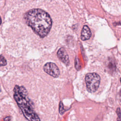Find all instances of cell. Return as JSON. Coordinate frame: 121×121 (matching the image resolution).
Listing matches in <instances>:
<instances>
[{
  "label": "cell",
  "mask_w": 121,
  "mask_h": 121,
  "mask_svg": "<svg viewBox=\"0 0 121 121\" xmlns=\"http://www.w3.org/2000/svg\"><path fill=\"white\" fill-rule=\"evenodd\" d=\"M26 24L34 33L41 38H44L50 32L52 26V20L45 11L35 9L27 11L25 15Z\"/></svg>",
  "instance_id": "cell-1"
},
{
  "label": "cell",
  "mask_w": 121,
  "mask_h": 121,
  "mask_svg": "<svg viewBox=\"0 0 121 121\" xmlns=\"http://www.w3.org/2000/svg\"><path fill=\"white\" fill-rule=\"evenodd\" d=\"M14 98L24 117L28 121H40L34 111L33 104L23 86L16 85L14 88Z\"/></svg>",
  "instance_id": "cell-2"
},
{
  "label": "cell",
  "mask_w": 121,
  "mask_h": 121,
  "mask_svg": "<svg viewBox=\"0 0 121 121\" xmlns=\"http://www.w3.org/2000/svg\"><path fill=\"white\" fill-rule=\"evenodd\" d=\"M85 82L87 91L91 93L94 92L99 86L100 77L96 73H89L86 75Z\"/></svg>",
  "instance_id": "cell-3"
},
{
  "label": "cell",
  "mask_w": 121,
  "mask_h": 121,
  "mask_svg": "<svg viewBox=\"0 0 121 121\" xmlns=\"http://www.w3.org/2000/svg\"><path fill=\"white\" fill-rule=\"evenodd\" d=\"M43 70L49 75L57 78L60 75V70L57 65L52 62L46 63L43 67Z\"/></svg>",
  "instance_id": "cell-4"
},
{
  "label": "cell",
  "mask_w": 121,
  "mask_h": 121,
  "mask_svg": "<svg viewBox=\"0 0 121 121\" xmlns=\"http://www.w3.org/2000/svg\"><path fill=\"white\" fill-rule=\"evenodd\" d=\"M57 55L59 59L66 65H68L69 63V56L63 48H60L57 52Z\"/></svg>",
  "instance_id": "cell-5"
},
{
  "label": "cell",
  "mask_w": 121,
  "mask_h": 121,
  "mask_svg": "<svg viewBox=\"0 0 121 121\" xmlns=\"http://www.w3.org/2000/svg\"><path fill=\"white\" fill-rule=\"evenodd\" d=\"M91 36V31L86 25L84 26L81 33V39L83 41L88 40Z\"/></svg>",
  "instance_id": "cell-6"
},
{
  "label": "cell",
  "mask_w": 121,
  "mask_h": 121,
  "mask_svg": "<svg viewBox=\"0 0 121 121\" xmlns=\"http://www.w3.org/2000/svg\"><path fill=\"white\" fill-rule=\"evenodd\" d=\"M7 64V62L5 57L2 55H0V67L5 66Z\"/></svg>",
  "instance_id": "cell-7"
},
{
  "label": "cell",
  "mask_w": 121,
  "mask_h": 121,
  "mask_svg": "<svg viewBox=\"0 0 121 121\" xmlns=\"http://www.w3.org/2000/svg\"><path fill=\"white\" fill-rule=\"evenodd\" d=\"M59 110H60V113L62 114L64 112V110H63V104H62V103L61 102H60V108H59Z\"/></svg>",
  "instance_id": "cell-8"
},
{
  "label": "cell",
  "mask_w": 121,
  "mask_h": 121,
  "mask_svg": "<svg viewBox=\"0 0 121 121\" xmlns=\"http://www.w3.org/2000/svg\"><path fill=\"white\" fill-rule=\"evenodd\" d=\"M11 120V119L10 117H6V118H5L4 119V120H5V121H10Z\"/></svg>",
  "instance_id": "cell-9"
},
{
  "label": "cell",
  "mask_w": 121,
  "mask_h": 121,
  "mask_svg": "<svg viewBox=\"0 0 121 121\" xmlns=\"http://www.w3.org/2000/svg\"><path fill=\"white\" fill-rule=\"evenodd\" d=\"M1 17H0V25H1Z\"/></svg>",
  "instance_id": "cell-10"
},
{
  "label": "cell",
  "mask_w": 121,
  "mask_h": 121,
  "mask_svg": "<svg viewBox=\"0 0 121 121\" xmlns=\"http://www.w3.org/2000/svg\"></svg>",
  "instance_id": "cell-11"
}]
</instances>
